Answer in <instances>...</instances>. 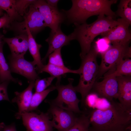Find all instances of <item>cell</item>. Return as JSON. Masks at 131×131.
I'll use <instances>...</instances> for the list:
<instances>
[{
  "mask_svg": "<svg viewBox=\"0 0 131 131\" xmlns=\"http://www.w3.org/2000/svg\"><path fill=\"white\" fill-rule=\"evenodd\" d=\"M98 53L94 47L82 58L78 69L80 78L78 85L74 87L76 92L81 94L82 105H83L86 96L90 93L97 78L99 66L97 60Z\"/></svg>",
  "mask_w": 131,
  "mask_h": 131,
  "instance_id": "4",
  "label": "cell"
},
{
  "mask_svg": "<svg viewBox=\"0 0 131 131\" xmlns=\"http://www.w3.org/2000/svg\"><path fill=\"white\" fill-rule=\"evenodd\" d=\"M118 84V96L119 103L125 109L131 111V76L116 77Z\"/></svg>",
  "mask_w": 131,
  "mask_h": 131,
  "instance_id": "17",
  "label": "cell"
},
{
  "mask_svg": "<svg viewBox=\"0 0 131 131\" xmlns=\"http://www.w3.org/2000/svg\"><path fill=\"white\" fill-rule=\"evenodd\" d=\"M59 0H47L46 1L50 6L53 7L57 8V4Z\"/></svg>",
  "mask_w": 131,
  "mask_h": 131,
  "instance_id": "34",
  "label": "cell"
},
{
  "mask_svg": "<svg viewBox=\"0 0 131 131\" xmlns=\"http://www.w3.org/2000/svg\"><path fill=\"white\" fill-rule=\"evenodd\" d=\"M77 116L73 126L66 131H90V123L88 117L83 112Z\"/></svg>",
  "mask_w": 131,
  "mask_h": 131,
  "instance_id": "25",
  "label": "cell"
},
{
  "mask_svg": "<svg viewBox=\"0 0 131 131\" xmlns=\"http://www.w3.org/2000/svg\"><path fill=\"white\" fill-rule=\"evenodd\" d=\"M0 131H1L0 130Z\"/></svg>",
  "mask_w": 131,
  "mask_h": 131,
  "instance_id": "39",
  "label": "cell"
},
{
  "mask_svg": "<svg viewBox=\"0 0 131 131\" xmlns=\"http://www.w3.org/2000/svg\"><path fill=\"white\" fill-rule=\"evenodd\" d=\"M85 110L90 131H128L131 129V111L125 109L116 101L110 102L105 109Z\"/></svg>",
  "mask_w": 131,
  "mask_h": 131,
  "instance_id": "1",
  "label": "cell"
},
{
  "mask_svg": "<svg viewBox=\"0 0 131 131\" xmlns=\"http://www.w3.org/2000/svg\"><path fill=\"white\" fill-rule=\"evenodd\" d=\"M61 48L55 50L49 56L48 63L62 67L65 65L61 53Z\"/></svg>",
  "mask_w": 131,
  "mask_h": 131,
  "instance_id": "28",
  "label": "cell"
},
{
  "mask_svg": "<svg viewBox=\"0 0 131 131\" xmlns=\"http://www.w3.org/2000/svg\"><path fill=\"white\" fill-rule=\"evenodd\" d=\"M43 72H47L51 76L57 79H60L61 76L67 73H73L79 74L78 69L73 70L69 69L66 67H62L54 65L48 63L44 65L43 68L38 72V73Z\"/></svg>",
  "mask_w": 131,
  "mask_h": 131,
  "instance_id": "21",
  "label": "cell"
},
{
  "mask_svg": "<svg viewBox=\"0 0 131 131\" xmlns=\"http://www.w3.org/2000/svg\"><path fill=\"white\" fill-rule=\"evenodd\" d=\"M103 80L96 81L90 93L96 94L99 98L106 99L109 102L117 99L118 84L116 77L104 74Z\"/></svg>",
  "mask_w": 131,
  "mask_h": 131,
  "instance_id": "10",
  "label": "cell"
},
{
  "mask_svg": "<svg viewBox=\"0 0 131 131\" xmlns=\"http://www.w3.org/2000/svg\"><path fill=\"white\" fill-rule=\"evenodd\" d=\"M35 0H15V6L18 14L23 16L30 6L33 4Z\"/></svg>",
  "mask_w": 131,
  "mask_h": 131,
  "instance_id": "29",
  "label": "cell"
},
{
  "mask_svg": "<svg viewBox=\"0 0 131 131\" xmlns=\"http://www.w3.org/2000/svg\"><path fill=\"white\" fill-rule=\"evenodd\" d=\"M55 89L56 86H52L42 91L35 92L33 94L30 106L27 112L36 110L39 105L48 94Z\"/></svg>",
  "mask_w": 131,
  "mask_h": 131,
  "instance_id": "24",
  "label": "cell"
},
{
  "mask_svg": "<svg viewBox=\"0 0 131 131\" xmlns=\"http://www.w3.org/2000/svg\"><path fill=\"white\" fill-rule=\"evenodd\" d=\"M47 112L52 118V127L58 131L67 130L74 124L77 117L73 112L53 105H50Z\"/></svg>",
  "mask_w": 131,
  "mask_h": 131,
  "instance_id": "11",
  "label": "cell"
},
{
  "mask_svg": "<svg viewBox=\"0 0 131 131\" xmlns=\"http://www.w3.org/2000/svg\"><path fill=\"white\" fill-rule=\"evenodd\" d=\"M12 23L7 13H4L0 18V29L1 28H9L11 27L10 24Z\"/></svg>",
  "mask_w": 131,
  "mask_h": 131,
  "instance_id": "32",
  "label": "cell"
},
{
  "mask_svg": "<svg viewBox=\"0 0 131 131\" xmlns=\"http://www.w3.org/2000/svg\"><path fill=\"white\" fill-rule=\"evenodd\" d=\"M15 2V0H0V8L6 12L12 23L21 17L16 9Z\"/></svg>",
  "mask_w": 131,
  "mask_h": 131,
  "instance_id": "22",
  "label": "cell"
},
{
  "mask_svg": "<svg viewBox=\"0 0 131 131\" xmlns=\"http://www.w3.org/2000/svg\"><path fill=\"white\" fill-rule=\"evenodd\" d=\"M5 125L3 123H0V130H3Z\"/></svg>",
  "mask_w": 131,
  "mask_h": 131,
  "instance_id": "35",
  "label": "cell"
},
{
  "mask_svg": "<svg viewBox=\"0 0 131 131\" xmlns=\"http://www.w3.org/2000/svg\"><path fill=\"white\" fill-rule=\"evenodd\" d=\"M72 40V34L66 35L62 32L60 27L55 31L51 30L49 36L45 40L48 44L49 48L45 56L41 59L42 63L45 62L49 55L55 50L69 44Z\"/></svg>",
  "mask_w": 131,
  "mask_h": 131,
  "instance_id": "14",
  "label": "cell"
},
{
  "mask_svg": "<svg viewBox=\"0 0 131 131\" xmlns=\"http://www.w3.org/2000/svg\"><path fill=\"white\" fill-rule=\"evenodd\" d=\"M3 130V131H17L14 123L8 125H5Z\"/></svg>",
  "mask_w": 131,
  "mask_h": 131,
  "instance_id": "33",
  "label": "cell"
},
{
  "mask_svg": "<svg viewBox=\"0 0 131 131\" xmlns=\"http://www.w3.org/2000/svg\"><path fill=\"white\" fill-rule=\"evenodd\" d=\"M68 80L69 83L67 85H60L59 83H57L56 89L58 92L57 97L54 99L46 101L50 105L57 106L75 114H80L82 112L78 106L80 100L77 98L76 91L72 85L74 80L71 78Z\"/></svg>",
  "mask_w": 131,
  "mask_h": 131,
  "instance_id": "5",
  "label": "cell"
},
{
  "mask_svg": "<svg viewBox=\"0 0 131 131\" xmlns=\"http://www.w3.org/2000/svg\"><path fill=\"white\" fill-rule=\"evenodd\" d=\"M117 11L115 13L128 22L131 24V0H121L118 5Z\"/></svg>",
  "mask_w": 131,
  "mask_h": 131,
  "instance_id": "23",
  "label": "cell"
},
{
  "mask_svg": "<svg viewBox=\"0 0 131 131\" xmlns=\"http://www.w3.org/2000/svg\"><path fill=\"white\" fill-rule=\"evenodd\" d=\"M10 82L5 81L0 83V101L6 100L10 101L8 98L7 89Z\"/></svg>",
  "mask_w": 131,
  "mask_h": 131,
  "instance_id": "31",
  "label": "cell"
},
{
  "mask_svg": "<svg viewBox=\"0 0 131 131\" xmlns=\"http://www.w3.org/2000/svg\"><path fill=\"white\" fill-rule=\"evenodd\" d=\"M117 25V21L112 17L100 15L91 24H88L86 23L75 25V28L71 34L73 40H77L80 45L81 58L89 52L91 43L96 37L99 35L104 36Z\"/></svg>",
  "mask_w": 131,
  "mask_h": 131,
  "instance_id": "3",
  "label": "cell"
},
{
  "mask_svg": "<svg viewBox=\"0 0 131 131\" xmlns=\"http://www.w3.org/2000/svg\"><path fill=\"white\" fill-rule=\"evenodd\" d=\"M128 131H131V129H130V130H128Z\"/></svg>",
  "mask_w": 131,
  "mask_h": 131,
  "instance_id": "38",
  "label": "cell"
},
{
  "mask_svg": "<svg viewBox=\"0 0 131 131\" xmlns=\"http://www.w3.org/2000/svg\"><path fill=\"white\" fill-rule=\"evenodd\" d=\"M21 118L27 131H53L51 118L48 112H26L21 115Z\"/></svg>",
  "mask_w": 131,
  "mask_h": 131,
  "instance_id": "9",
  "label": "cell"
},
{
  "mask_svg": "<svg viewBox=\"0 0 131 131\" xmlns=\"http://www.w3.org/2000/svg\"><path fill=\"white\" fill-rule=\"evenodd\" d=\"M71 8L66 10L62 9L68 24L75 25L86 23L87 19L94 15H104L114 18L116 16L111 6L116 0H72Z\"/></svg>",
  "mask_w": 131,
  "mask_h": 131,
  "instance_id": "2",
  "label": "cell"
},
{
  "mask_svg": "<svg viewBox=\"0 0 131 131\" xmlns=\"http://www.w3.org/2000/svg\"><path fill=\"white\" fill-rule=\"evenodd\" d=\"M25 33H27L28 36V49L33 59L32 61L33 63L35 65L37 66L36 70L38 72L44 66L41 61L40 52V49L42 46L37 43L28 28H26Z\"/></svg>",
  "mask_w": 131,
  "mask_h": 131,
  "instance_id": "18",
  "label": "cell"
},
{
  "mask_svg": "<svg viewBox=\"0 0 131 131\" xmlns=\"http://www.w3.org/2000/svg\"><path fill=\"white\" fill-rule=\"evenodd\" d=\"M33 4L43 16L46 27H49L51 30H56L66 21L65 15L62 10L59 11L58 7L50 6L46 0H35Z\"/></svg>",
  "mask_w": 131,
  "mask_h": 131,
  "instance_id": "8",
  "label": "cell"
},
{
  "mask_svg": "<svg viewBox=\"0 0 131 131\" xmlns=\"http://www.w3.org/2000/svg\"><path fill=\"white\" fill-rule=\"evenodd\" d=\"M129 44L112 45L105 53L101 55V60L99 66L97 78L115 67L124 58L131 57V47Z\"/></svg>",
  "mask_w": 131,
  "mask_h": 131,
  "instance_id": "6",
  "label": "cell"
},
{
  "mask_svg": "<svg viewBox=\"0 0 131 131\" xmlns=\"http://www.w3.org/2000/svg\"><path fill=\"white\" fill-rule=\"evenodd\" d=\"M4 41L0 44V83L6 81L18 83L21 85L22 83L17 78H13L11 75L9 66L4 57L3 50Z\"/></svg>",
  "mask_w": 131,
  "mask_h": 131,
  "instance_id": "19",
  "label": "cell"
},
{
  "mask_svg": "<svg viewBox=\"0 0 131 131\" xmlns=\"http://www.w3.org/2000/svg\"><path fill=\"white\" fill-rule=\"evenodd\" d=\"M104 74L115 77L122 76H131V59L127 58L124 60H122L115 67Z\"/></svg>",
  "mask_w": 131,
  "mask_h": 131,
  "instance_id": "20",
  "label": "cell"
},
{
  "mask_svg": "<svg viewBox=\"0 0 131 131\" xmlns=\"http://www.w3.org/2000/svg\"><path fill=\"white\" fill-rule=\"evenodd\" d=\"M3 37V35L0 33V44L2 41L1 40L2 39V38Z\"/></svg>",
  "mask_w": 131,
  "mask_h": 131,
  "instance_id": "37",
  "label": "cell"
},
{
  "mask_svg": "<svg viewBox=\"0 0 131 131\" xmlns=\"http://www.w3.org/2000/svg\"><path fill=\"white\" fill-rule=\"evenodd\" d=\"M98 98V96L96 94L93 93H90L85 98L83 106L85 105L89 108L95 106Z\"/></svg>",
  "mask_w": 131,
  "mask_h": 131,
  "instance_id": "30",
  "label": "cell"
},
{
  "mask_svg": "<svg viewBox=\"0 0 131 131\" xmlns=\"http://www.w3.org/2000/svg\"><path fill=\"white\" fill-rule=\"evenodd\" d=\"M55 78L51 76L42 79L39 78L36 80L34 82V86L35 92H40L45 90L51 84Z\"/></svg>",
  "mask_w": 131,
  "mask_h": 131,
  "instance_id": "27",
  "label": "cell"
},
{
  "mask_svg": "<svg viewBox=\"0 0 131 131\" xmlns=\"http://www.w3.org/2000/svg\"><path fill=\"white\" fill-rule=\"evenodd\" d=\"M117 25L103 37H106L112 45L129 44L131 39V34L129 27V24L122 18L117 20Z\"/></svg>",
  "mask_w": 131,
  "mask_h": 131,
  "instance_id": "13",
  "label": "cell"
},
{
  "mask_svg": "<svg viewBox=\"0 0 131 131\" xmlns=\"http://www.w3.org/2000/svg\"><path fill=\"white\" fill-rule=\"evenodd\" d=\"M8 58L11 72L24 76L28 79L29 82L40 78L33 61H27L24 57H15L10 55Z\"/></svg>",
  "mask_w": 131,
  "mask_h": 131,
  "instance_id": "12",
  "label": "cell"
},
{
  "mask_svg": "<svg viewBox=\"0 0 131 131\" xmlns=\"http://www.w3.org/2000/svg\"><path fill=\"white\" fill-rule=\"evenodd\" d=\"M3 10L0 8V16L3 15Z\"/></svg>",
  "mask_w": 131,
  "mask_h": 131,
  "instance_id": "36",
  "label": "cell"
},
{
  "mask_svg": "<svg viewBox=\"0 0 131 131\" xmlns=\"http://www.w3.org/2000/svg\"><path fill=\"white\" fill-rule=\"evenodd\" d=\"M111 42L106 37L98 38L95 42L94 47L98 54L101 55L106 51L110 47Z\"/></svg>",
  "mask_w": 131,
  "mask_h": 131,
  "instance_id": "26",
  "label": "cell"
},
{
  "mask_svg": "<svg viewBox=\"0 0 131 131\" xmlns=\"http://www.w3.org/2000/svg\"><path fill=\"white\" fill-rule=\"evenodd\" d=\"M23 18L22 22H16L13 26V29L20 34L25 33V29L28 28L32 35H34L46 27L43 16L33 4L30 6Z\"/></svg>",
  "mask_w": 131,
  "mask_h": 131,
  "instance_id": "7",
  "label": "cell"
},
{
  "mask_svg": "<svg viewBox=\"0 0 131 131\" xmlns=\"http://www.w3.org/2000/svg\"><path fill=\"white\" fill-rule=\"evenodd\" d=\"M2 39L8 45L12 56L24 57L28 49V36L27 33L21 34L11 38L3 37Z\"/></svg>",
  "mask_w": 131,
  "mask_h": 131,
  "instance_id": "16",
  "label": "cell"
},
{
  "mask_svg": "<svg viewBox=\"0 0 131 131\" xmlns=\"http://www.w3.org/2000/svg\"><path fill=\"white\" fill-rule=\"evenodd\" d=\"M34 82H30L28 87L23 91L15 92V96L12 102L16 103L18 106V112L15 115L17 119H20L22 114L27 112L33 95L32 90L34 88Z\"/></svg>",
  "mask_w": 131,
  "mask_h": 131,
  "instance_id": "15",
  "label": "cell"
}]
</instances>
